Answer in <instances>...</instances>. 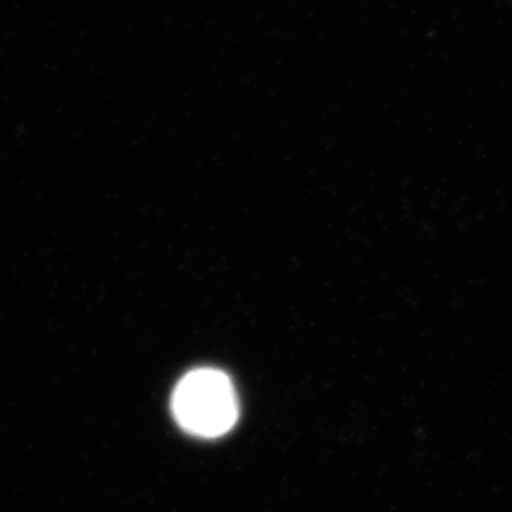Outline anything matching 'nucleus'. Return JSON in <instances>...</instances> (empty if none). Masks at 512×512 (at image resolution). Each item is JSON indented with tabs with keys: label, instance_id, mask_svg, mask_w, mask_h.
Returning <instances> with one entry per match:
<instances>
[{
	"label": "nucleus",
	"instance_id": "1",
	"mask_svg": "<svg viewBox=\"0 0 512 512\" xmlns=\"http://www.w3.org/2000/svg\"><path fill=\"white\" fill-rule=\"evenodd\" d=\"M173 413L181 428L191 435H226L239 415L234 385L226 373L214 368L193 370L174 390Z\"/></svg>",
	"mask_w": 512,
	"mask_h": 512
}]
</instances>
